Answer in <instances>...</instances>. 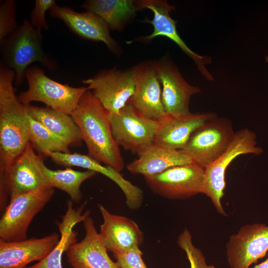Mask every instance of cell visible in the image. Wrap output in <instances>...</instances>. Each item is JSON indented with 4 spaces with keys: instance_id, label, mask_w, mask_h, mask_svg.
I'll return each mask as SVG.
<instances>
[{
    "instance_id": "6da1fadb",
    "label": "cell",
    "mask_w": 268,
    "mask_h": 268,
    "mask_svg": "<svg viewBox=\"0 0 268 268\" xmlns=\"http://www.w3.org/2000/svg\"><path fill=\"white\" fill-rule=\"evenodd\" d=\"M108 115L109 112L88 89L70 115L79 130L88 155L120 172L124 169V162L114 139Z\"/></svg>"
},
{
    "instance_id": "7a4b0ae2",
    "label": "cell",
    "mask_w": 268,
    "mask_h": 268,
    "mask_svg": "<svg viewBox=\"0 0 268 268\" xmlns=\"http://www.w3.org/2000/svg\"><path fill=\"white\" fill-rule=\"evenodd\" d=\"M14 71L0 66V173L6 170L29 142L24 105L15 93Z\"/></svg>"
},
{
    "instance_id": "3957f363",
    "label": "cell",
    "mask_w": 268,
    "mask_h": 268,
    "mask_svg": "<svg viewBox=\"0 0 268 268\" xmlns=\"http://www.w3.org/2000/svg\"><path fill=\"white\" fill-rule=\"evenodd\" d=\"M42 43V33L26 19L0 43L1 63L14 71L15 86L23 83L26 70L32 63H39L51 71L57 69V63L44 52Z\"/></svg>"
},
{
    "instance_id": "277c9868",
    "label": "cell",
    "mask_w": 268,
    "mask_h": 268,
    "mask_svg": "<svg viewBox=\"0 0 268 268\" xmlns=\"http://www.w3.org/2000/svg\"><path fill=\"white\" fill-rule=\"evenodd\" d=\"M25 78L28 89L18 97L23 105L30 104L32 101L40 102L49 108L68 115L71 114L81 97L88 89L86 86L74 87L56 81L37 66L29 67Z\"/></svg>"
},
{
    "instance_id": "5b68a950",
    "label": "cell",
    "mask_w": 268,
    "mask_h": 268,
    "mask_svg": "<svg viewBox=\"0 0 268 268\" xmlns=\"http://www.w3.org/2000/svg\"><path fill=\"white\" fill-rule=\"evenodd\" d=\"M256 144V134L248 129H241L235 133L225 151L204 169L203 194L210 199L219 214L226 215L221 200L225 188V177L228 166L240 155L261 154L263 149Z\"/></svg>"
},
{
    "instance_id": "8992f818",
    "label": "cell",
    "mask_w": 268,
    "mask_h": 268,
    "mask_svg": "<svg viewBox=\"0 0 268 268\" xmlns=\"http://www.w3.org/2000/svg\"><path fill=\"white\" fill-rule=\"evenodd\" d=\"M42 160L29 142L9 166L0 173L1 210L7 206L8 199L49 187L41 169Z\"/></svg>"
},
{
    "instance_id": "52a82bcc",
    "label": "cell",
    "mask_w": 268,
    "mask_h": 268,
    "mask_svg": "<svg viewBox=\"0 0 268 268\" xmlns=\"http://www.w3.org/2000/svg\"><path fill=\"white\" fill-rule=\"evenodd\" d=\"M47 187L17 196L9 200L0 220V240L13 242L27 239L28 227L54 195Z\"/></svg>"
},
{
    "instance_id": "ba28073f",
    "label": "cell",
    "mask_w": 268,
    "mask_h": 268,
    "mask_svg": "<svg viewBox=\"0 0 268 268\" xmlns=\"http://www.w3.org/2000/svg\"><path fill=\"white\" fill-rule=\"evenodd\" d=\"M235 133L229 120L216 116L192 134L182 150L204 169L225 151Z\"/></svg>"
},
{
    "instance_id": "9c48e42d",
    "label": "cell",
    "mask_w": 268,
    "mask_h": 268,
    "mask_svg": "<svg viewBox=\"0 0 268 268\" xmlns=\"http://www.w3.org/2000/svg\"><path fill=\"white\" fill-rule=\"evenodd\" d=\"M112 134L116 143L139 156L154 142L158 122L148 118L127 104L118 114L109 113Z\"/></svg>"
},
{
    "instance_id": "30bf717a",
    "label": "cell",
    "mask_w": 268,
    "mask_h": 268,
    "mask_svg": "<svg viewBox=\"0 0 268 268\" xmlns=\"http://www.w3.org/2000/svg\"><path fill=\"white\" fill-rule=\"evenodd\" d=\"M144 178L154 193L165 198L180 200L203 194L204 168L194 163L172 167Z\"/></svg>"
},
{
    "instance_id": "8fae6325",
    "label": "cell",
    "mask_w": 268,
    "mask_h": 268,
    "mask_svg": "<svg viewBox=\"0 0 268 268\" xmlns=\"http://www.w3.org/2000/svg\"><path fill=\"white\" fill-rule=\"evenodd\" d=\"M134 78L132 67L126 70H103L82 82L109 113L118 114L134 93Z\"/></svg>"
},
{
    "instance_id": "7c38bea8",
    "label": "cell",
    "mask_w": 268,
    "mask_h": 268,
    "mask_svg": "<svg viewBox=\"0 0 268 268\" xmlns=\"http://www.w3.org/2000/svg\"><path fill=\"white\" fill-rule=\"evenodd\" d=\"M230 268H249L268 252V225L247 224L231 235L226 243Z\"/></svg>"
},
{
    "instance_id": "4fadbf2b",
    "label": "cell",
    "mask_w": 268,
    "mask_h": 268,
    "mask_svg": "<svg viewBox=\"0 0 268 268\" xmlns=\"http://www.w3.org/2000/svg\"><path fill=\"white\" fill-rule=\"evenodd\" d=\"M138 10L145 8L151 10L153 18H147L145 22L150 23L153 27V32L144 38L151 40L157 36L166 37L175 43L181 49L188 55L195 62L198 70L208 80H213L211 74L206 66L211 63V58L200 55L191 50L182 39L176 29L177 22L170 16V12L175 9L174 6L162 0H140L135 2Z\"/></svg>"
},
{
    "instance_id": "5bb4252c",
    "label": "cell",
    "mask_w": 268,
    "mask_h": 268,
    "mask_svg": "<svg viewBox=\"0 0 268 268\" xmlns=\"http://www.w3.org/2000/svg\"><path fill=\"white\" fill-rule=\"evenodd\" d=\"M156 65L162 86L161 101L165 112L172 115L191 113V98L200 93L201 89L197 86L190 84L169 59L164 58L156 62Z\"/></svg>"
},
{
    "instance_id": "9a60e30c",
    "label": "cell",
    "mask_w": 268,
    "mask_h": 268,
    "mask_svg": "<svg viewBox=\"0 0 268 268\" xmlns=\"http://www.w3.org/2000/svg\"><path fill=\"white\" fill-rule=\"evenodd\" d=\"M133 67L134 91L127 104L148 118L158 121L166 113L161 101L162 90L156 62L143 63Z\"/></svg>"
},
{
    "instance_id": "2e32d148",
    "label": "cell",
    "mask_w": 268,
    "mask_h": 268,
    "mask_svg": "<svg viewBox=\"0 0 268 268\" xmlns=\"http://www.w3.org/2000/svg\"><path fill=\"white\" fill-rule=\"evenodd\" d=\"M53 17L62 20L75 35L86 40L102 42L113 53L118 55L120 50L111 37L107 23L99 16L90 12H78L67 6L55 4L49 10Z\"/></svg>"
},
{
    "instance_id": "e0dca14e",
    "label": "cell",
    "mask_w": 268,
    "mask_h": 268,
    "mask_svg": "<svg viewBox=\"0 0 268 268\" xmlns=\"http://www.w3.org/2000/svg\"><path fill=\"white\" fill-rule=\"evenodd\" d=\"M98 208L103 220L99 234L108 252L115 254L139 247L143 234L135 221L111 213L102 204Z\"/></svg>"
},
{
    "instance_id": "ac0fdd59",
    "label": "cell",
    "mask_w": 268,
    "mask_h": 268,
    "mask_svg": "<svg viewBox=\"0 0 268 268\" xmlns=\"http://www.w3.org/2000/svg\"><path fill=\"white\" fill-rule=\"evenodd\" d=\"M45 155L62 166L81 167L104 175L119 187L124 194L126 204L130 209L136 210L141 205L143 199L142 191L125 179L120 172L112 167L102 165L89 155L78 153L49 152Z\"/></svg>"
},
{
    "instance_id": "d6986e66",
    "label": "cell",
    "mask_w": 268,
    "mask_h": 268,
    "mask_svg": "<svg viewBox=\"0 0 268 268\" xmlns=\"http://www.w3.org/2000/svg\"><path fill=\"white\" fill-rule=\"evenodd\" d=\"M85 236L71 245L66 253L72 268H119L109 256L101 241L93 220L89 216L83 222Z\"/></svg>"
},
{
    "instance_id": "ffe728a7",
    "label": "cell",
    "mask_w": 268,
    "mask_h": 268,
    "mask_svg": "<svg viewBox=\"0 0 268 268\" xmlns=\"http://www.w3.org/2000/svg\"><path fill=\"white\" fill-rule=\"evenodd\" d=\"M60 239L59 234L53 233L40 238L0 240V268H26L32 262H39L54 249Z\"/></svg>"
},
{
    "instance_id": "44dd1931",
    "label": "cell",
    "mask_w": 268,
    "mask_h": 268,
    "mask_svg": "<svg viewBox=\"0 0 268 268\" xmlns=\"http://www.w3.org/2000/svg\"><path fill=\"white\" fill-rule=\"evenodd\" d=\"M216 115L211 113H190L172 115L167 113L158 122L154 143L162 146L182 150L192 134L200 126Z\"/></svg>"
},
{
    "instance_id": "7402d4cb",
    "label": "cell",
    "mask_w": 268,
    "mask_h": 268,
    "mask_svg": "<svg viewBox=\"0 0 268 268\" xmlns=\"http://www.w3.org/2000/svg\"><path fill=\"white\" fill-rule=\"evenodd\" d=\"M194 163L183 150L174 149L153 143L141 153L137 159L127 165L133 174L144 176L162 172L176 166Z\"/></svg>"
},
{
    "instance_id": "603a6c76",
    "label": "cell",
    "mask_w": 268,
    "mask_h": 268,
    "mask_svg": "<svg viewBox=\"0 0 268 268\" xmlns=\"http://www.w3.org/2000/svg\"><path fill=\"white\" fill-rule=\"evenodd\" d=\"M86 202L76 209L73 207L72 201H68L67 209L60 221L56 223L61 236L54 249L42 260L27 268H62V257L68 248L76 242L77 233L73 230L78 223L83 222L89 216L90 210L82 213Z\"/></svg>"
},
{
    "instance_id": "cb8c5ba5",
    "label": "cell",
    "mask_w": 268,
    "mask_h": 268,
    "mask_svg": "<svg viewBox=\"0 0 268 268\" xmlns=\"http://www.w3.org/2000/svg\"><path fill=\"white\" fill-rule=\"evenodd\" d=\"M26 112L70 146H80L82 139L79 130L70 115L48 107L24 105Z\"/></svg>"
},
{
    "instance_id": "d4e9b609",
    "label": "cell",
    "mask_w": 268,
    "mask_h": 268,
    "mask_svg": "<svg viewBox=\"0 0 268 268\" xmlns=\"http://www.w3.org/2000/svg\"><path fill=\"white\" fill-rule=\"evenodd\" d=\"M81 7L102 18L110 30L121 31L136 11L135 2L132 0H88Z\"/></svg>"
},
{
    "instance_id": "484cf974",
    "label": "cell",
    "mask_w": 268,
    "mask_h": 268,
    "mask_svg": "<svg viewBox=\"0 0 268 268\" xmlns=\"http://www.w3.org/2000/svg\"><path fill=\"white\" fill-rule=\"evenodd\" d=\"M41 169L48 187L66 192L73 202H79L82 199L80 189L81 184L97 173L93 171H78L69 168L53 170L48 168L43 160Z\"/></svg>"
},
{
    "instance_id": "4316f807",
    "label": "cell",
    "mask_w": 268,
    "mask_h": 268,
    "mask_svg": "<svg viewBox=\"0 0 268 268\" xmlns=\"http://www.w3.org/2000/svg\"><path fill=\"white\" fill-rule=\"evenodd\" d=\"M26 113L29 142L34 148L44 154L49 152L70 153L64 140Z\"/></svg>"
},
{
    "instance_id": "83f0119b",
    "label": "cell",
    "mask_w": 268,
    "mask_h": 268,
    "mask_svg": "<svg viewBox=\"0 0 268 268\" xmlns=\"http://www.w3.org/2000/svg\"><path fill=\"white\" fill-rule=\"evenodd\" d=\"M177 244L186 253L191 268H218L207 264L202 251L193 244L191 234L187 228L178 236Z\"/></svg>"
},
{
    "instance_id": "f1b7e54d",
    "label": "cell",
    "mask_w": 268,
    "mask_h": 268,
    "mask_svg": "<svg viewBox=\"0 0 268 268\" xmlns=\"http://www.w3.org/2000/svg\"><path fill=\"white\" fill-rule=\"evenodd\" d=\"M16 3L13 0H6L0 5V43L18 27L16 18Z\"/></svg>"
},
{
    "instance_id": "f546056e",
    "label": "cell",
    "mask_w": 268,
    "mask_h": 268,
    "mask_svg": "<svg viewBox=\"0 0 268 268\" xmlns=\"http://www.w3.org/2000/svg\"><path fill=\"white\" fill-rule=\"evenodd\" d=\"M55 0H36L30 12V22L38 31L42 29L47 30L49 25L45 18L46 12L56 4Z\"/></svg>"
},
{
    "instance_id": "4dcf8cb0",
    "label": "cell",
    "mask_w": 268,
    "mask_h": 268,
    "mask_svg": "<svg viewBox=\"0 0 268 268\" xmlns=\"http://www.w3.org/2000/svg\"><path fill=\"white\" fill-rule=\"evenodd\" d=\"M119 268H147L139 247L113 254Z\"/></svg>"
},
{
    "instance_id": "1f68e13d",
    "label": "cell",
    "mask_w": 268,
    "mask_h": 268,
    "mask_svg": "<svg viewBox=\"0 0 268 268\" xmlns=\"http://www.w3.org/2000/svg\"><path fill=\"white\" fill-rule=\"evenodd\" d=\"M253 268H268V254L267 258L264 262L255 266Z\"/></svg>"
},
{
    "instance_id": "d6a6232c",
    "label": "cell",
    "mask_w": 268,
    "mask_h": 268,
    "mask_svg": "<svg viewBox=\"0 0 268 268\" xmlns=\"http://www.w3.org/2000/svg\"><path fill=\"white\" fill-rule=\"evenodd\" d=\"M265 60L266 62L268 63V56H266Z\"/></svg>"
},
{
    "instance_id": "836d02e7",
    "label": "cell",
    "mask_w": 268,
    "mask_h": 268,
    "mask_svg": "<svg viewBox=\"0 0 268 268\" xmlns=\"http://www.w3.org/2000/svg\"></svg>"
}]
</instances>
